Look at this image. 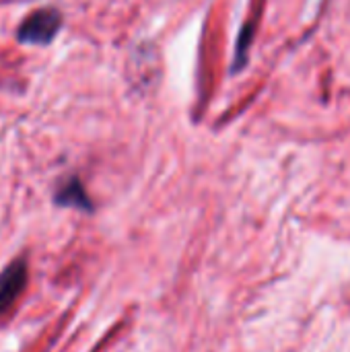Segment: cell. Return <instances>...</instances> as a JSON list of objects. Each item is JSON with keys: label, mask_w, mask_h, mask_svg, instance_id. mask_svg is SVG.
I'll return each instance as SVG.
<instances>
[{"label": "cell", "mask_w": 350, "mask_h": 352, "mask_svg": "<svg viewBox=\"0 0 350 352\" xmlns=\"http://www.w3.org/2000/svg\"><path fill=\"white\" fill-rule=\"evenodd\" d=\"M29 280V266L25 258H17L0 272V318L17 303Z\"/></svg>", "instance_id": "7a4b0ae2"}, {"label": "cell", "mask_w": 350, "mask_h": 352, "mask_svg": "<svg viewBox=\"0 0 350 352\" xmlns=\"http://www.w3.org/2000/svg\"><path fill=\"white\" fill-rule=\"evenodd\" d=\"M54 204L62 206V208H76L83 212H93L95 206L91 202V198L87 196V190L83 186V182L76 175L64 177L56 190H54Z\"/></svg>", "instance_id": "3957f363"}, {"label": "cell", "mask_w": 350, "mask_h": 352, "mask_svg": "<svg viewBox=\"0 0 350 352\" xmlns=\"http://www.w3.org/2000/svg\"><path fill=\"white\" fill-rule=\"evenodd\" d=\"M62 25H64V16L58 8L54 6L37 8L21 21L17 29V41L23 45H50L60 33Z\"/></svg>", "instance_id": "6da1fadb"}]
</instances>
